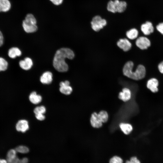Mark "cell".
Segmentation results:
<instances>
[{
    "label": "cell",
    "mask_w": 163,
    "mask_h": 163,
    "mask_svg": "<svg viewBox=\"0 0 163 163\" xmlns=\"http://www.w3.org/2000/svg\"><path fill=\"white\" fill-rule=\"evenodd\" d=\"M8 54L10 58L14 59L17 56H21V52L18 48L16 47H13L9 49Z\"/></svg>",
    "instance_id": "ac0fdd59"
},
{
    "label": "cell",
    "mask_w": 163,
    "mask_h": 163,
    "mask_svg": "<svg viewBox=\"0 0 163 163\" xmlns=\"http://www.w3.org/2000/svg\"><path fill=\"white\" fill-rule=\"evenodd\" d=\"M16 129L18 131L25 132L29 129L28 122L25 120H19L16 124Z\"/></svg>",
    "instance_id": "8fae6325"
},
{
    "label": "cell",
    "mask_w": 163,
    "mask_h": 163,
    "mask_svg": "<svg viewBox=\"0 0 163 163\" xmlns=\"http://www.w3.org/2000/svg\"><path fill=\"white\" fill-rule=\"evenodd\" d=\"M119 126L123 132L126 135L130 133L133 130V127L130 124L126 123H121Z\"/></svg>",
    "instance_id": "d6986e66"
},
{
    "label": "cell",
    "mask_w": 163,
    "mask_h": 163,
    "mask_svg": "<svg viewBox=\"0 0 163 163\" xmlns=\"http://www.w3.org/2000/svg\"><path fill=\"white\" fill-rule=\"evenodd\" d=\"M0 163H8L6 160L0 159Z\"/></svg>",
    "instance_id": "e575fe53"
},
{
    "label": "cell",
    "mask_w": 163,
    "mask_h": 163,
    "mask_svg": "<svg viewBox=\"0 0 163 163\" xmlns=\"http://www.w3.org/2000/svg\"><path fill=\"white\" fill-rule=\"evenodd\" d=\"M91 23L92 29L98 31L106 25L107 22L106 20L102 19L100 16L96 15L93 18Z\"/></svg>",
    "instance_id": "5b68a950"
},
{
    "label": "cell",
    "mask_w": 163,
    "mask_h": 163,
    "mask_svg": "<svg viewBox=\"0 0 163 163\" xmlns=\"http://www.w3.org/2000/svg\"><path fill=\"white\" fill-rule=\"evenodd\" d=\"M127 3L124 1L119 0H110L108 3L107 9L108 11L113 13H122L126 9Z\"/></svg>",
    "instance_id": "277c9868"
},
{
    "label": "cell",
    "mask_w": 163,
    "mask_h": 163,
    "mask_svg": "<svg viewBox=\"0 0 163 163\" xmlns=\"http://www.w3.org/2000/svg\"><path fill=\"white\" fill-rule=\"evenodd\" d=\"M34 112L35 114L38 113L44 114L46 112V108L45 107L43 106H38L34 108Z\"/></svg>",
    "instance_id": "d4e9b609"
},
{
    "label": "cell",
    "mask_w": 163,
    "mask_h": 163,
    "mask_svg": "<svg viewBox=\"0 0 163 163\" xmlns=\"http://www.w3.org/2000/svg\"><path fill=\"white\" fill-rule=\"evenodd\" d=\"M123 159L120 157L115 156L111 158L109 161V163H123Z\"/></svg>",
    "instance_id": "484cf974"
},
{
    "label": "cell",
    "mask_w": 163,
    "mask_h": 163,
    "mask_svg": "<svg viewBox=\"0 0 163 163\" xmlns=\"http://www.w3.org/2000/svg\"><path fill=\"white\" fill-rule=\"evenodd\" d=\"M158 68L159 72L163 74V61L158 64Z\"/></svg>",
    "instance_id": "d6a6232c"
},
{
    "label": "cell",
    "mask_w": 163,
    "mask_h": 163,
    "mask_svg": "<svg viewBox=\"0 0 163 163\" xmlns=\"http://www.w3.org/2000/svg\"><path fill=\"white\" fill-rule=\"evenodd\" d=\"M15 149L17 152L22 154L27 153L29 151L27 147L24 145L18 146Z\"/></svg>",
    "instance_id": "603a6c76"
},
{
    "label": "cell",
    "mask_w": 163,
    "mask_h": 163,
    "mask_svg": "<svg viewBox=\"0 0 163 163\" xmlns=\"http://www.w3.org/2000/svg\"><path fill=\"white\" fill-rule=\"evenodd\" d=\"M4 38L3 34L0 30V46H1L3 43Z\"/></svg>",
    "instance_id": "836d02e7"
},
{
    "label": "cell",
    "mask_w": 163,
    "mask_h": 163,
    "mask_svg": "<svg viewBox=\"0 0 163 163\" xmlns=\"http://www.w3.org/2000/svg\"><path fill=\"white\" fill-rule=\"evenodd\" d=\"M138 30L136 28H133L127 31L126 33L127 37L130 40L136 38L138 35Z\"/></svg>",
    "instance_id": "ffe728a7"
},
{
    "label": "cell",
    "mask_w": 163,
    "mask_h": 163,
    "mask_svg": "<svg viewBox=\"0 0 163 163\" xmlns=\"http://www.w3.org/2000/svg\"><path fill=\"white\" fill-rule=\"evenodd\" d=\"M74 56V53L70 49L61 48L57 50L55 55L53 61V66L59 72H66L68 70L69 67L65 62V59H72Z\"/></svg>",
    "instance_id": "6da1fadb"
},
{
    "label": "cell",
    "mask_w": 163,
    "mask_h": 163,
    "mask_svg": "<svg viewBox=\"0 0 163 163\" xmlns=\"http://www.w3.org/2000/svg\"><path fill=\"white\" fill-rule=\"evenodd\" d=\"M134 64L131 61H129L124 65L123 69V75L127 77L136 80L144 78L146 74V69L142 65H139L136 70L133 72Z\"/></svg>",
    "instance_id": "7a4b0ae2"
},
{
    "label": "cell",
    "mask_w": 163,
    "mask_h": 163,
    "mask_svg": "<svg viewBox=\"0 0 163 163\" xmlns=\"http://www.w3.org/2000/svg\"><path fill=\"white\" fill-rule=\"evenodd\" d=\"M17 152L15 149L10 150L7 153L6 160L11 159L15 158L17 157Z\"/></svg>",
    "instance_id": "cb8c5ba5"
},
{
    "label": "cell",
    "mask_w": 163,
    "mask_h": 163,
    "mask_svg": "<svg viewBox=\"0 0 163 163\" xmlns=\"http://www.w3.org/2000/svg\"><path fill=\"white\" fill-rule=\"evenodd\" d=\"M136 44L139 48L144 50L147 49L150 46L151 42L150 40L146 37H140L137 39Z\"/></svg>",
    "instance_id": "8992f818"
},
{
    "label": "cell",
    "mask_w": 163,
    "mask_h": 163,
    "mask_svg": "<svg viewBox=\"0 0 163 163\" xmlns=\"http://www.w3.org/2000/svg\"><path fill=\"white\" fill-rule=\"evenodd\" d=\"M157 30L161 34L163 35V22L160 23L156 26Z\"/></svg>",
    "instance_id": "83f0119b"
},
{
    "label": "cell",
    "mask_w": 163,
    "mask_h": 163,
    "mask_svg": "<svg viewBox=\"0 0 163 163\" xmlns=\"http://www.w3.org/2000/svg\"><path fill=\"white\" fill-rule=\"evenodd\" d=\"M8 62L4 59L0 57V71H5L8 68Z\"/></svg>",
    "instance_id": "7402d4cb"
},
{
    "label": "cell",
    "mask_w": 163,
    "mask_h": 163,
    "mask_svg": "<svg viewBox=\"0 0 163 163\" xmlns=\"http://www.w3.org/2000/svg\"><path fill=\"white\" fill-rule=\"evenodd\" d=\"M158 82L157 79L155 78H152L149 80L146 84L148 88L153 93H156L158 91Z\"/></svg>",
    "instance_id": "7c38bea8"
},
{
    "label": "cell",
    "mask_w": 163,
    "mask_h": 163,
    "mask_svg": "<svg viewBox=\"0 0 163 163\" xmlns=\"http://www.w3.org/2000/svg\"><path fill=\"white\" fill-rule=\"evenodd\" d=\"M19 65L22 69L27 70L30 69L31 68L33 65V62L30 58L26 57L24 60L20 61Z\"/></svg>",
    "instance_id": "5bb4252c"
},
{
    "label": "cell",
    "mask_w": 163,
    "mask_h": 163,
    "mask_svg": "<svg viewBox=\"0 0 163 163\" xmlns=\"http://www.w3.org/2000/svg\"><path fill=\"white\" fill-rule=\"evenodd\" d=\"M90 123L91 126L95 128H99L102 126L103 123L100 118L98 114L94 112L91 115Z\"/></svg>",
    "instance_id": "9c48e42d"
},
{
    "label": "cell",
    "mask_w": 163,
    "mask_h": 163,
    "mask_svg": "<svg viewBox=\"0 0 163 163\" xmlns=\"http://www.w3.org/2000/svg\"><path fill=\"white\" fill-rule=\"evenodd\" d=\"M53 75L52 73L49 71L44 72L40 77V80L43 84H49L53 80Z\"/></svg>",
    "instance_id": "9a60e30c"
},
{
    "label": "cell",
    "mask_w": 163,
    "mask_h": 163,
    "mask_svg": "<svg viewBox=\"0 0 163 163\" xmlns=\"http://www.w3.org/2000/svg\"><path fill=\"white\" fill-rule=\"evenodd\" d=\"M117 46L123 51L126 52L131 48L132 44L127 39H120L117 43Z\"/></svg>",
    "instance_id": "30bf717a"
},
{
    "label": "cell",
    "mask_w": 163,
    "mask_h": 163,
    "mask_svg": "<svg viewBox=\"0 0 163 163\" xmlns=\"http://www.w3.org/2000/svg\"><path fill=\"white\" fill-rule=\"evenodd\" d=\"M59 85V91L62 93L68 95L70 94L72 92V88L70 86V82L68 81L61 82Z\"/></svg>",
    "instance_id": "52a82bcc"
},
{
    "label": "cell",
    "mask_w": 163,
    "mask_h": 163,
    "mask_svg": "<svg viewBox=\"0 0 163 163\" xmlns=\"http://www.w3.org/2000/svg\"><path fill=\"white\" fill-rule=\"evenodd\" d=\"M98 114V116L103 123L106 122L108 119L107 113L105 110L100 111Z\"/></svg>",
    "instance_id": "44dd1931"
},
{
    "label": "cell",
    "mask_w": 163,
    "mask_h": 163,
    "mask_svg": "<svg viewBox=\"0 0 163 163\" xmlns=\"http://www.w3.org/2000/svg\"><path fill=\"white\" fill-rule=\"evenodd\" d=\"M30 101L33 104H37L42 100V97L40 95L37 94L35 91L32 92L29 97Z\"/></svg>",
    "instance_id": "2e32d148"
},
{
    "label": "cell",
    "mask_w": 163,
    "mask_h": 163,
    "mask_svg": "<svg viewBox=\"0 0 163 163\" xmlns=\"http://www.w3.org/2000/svg\"><path fill=\"white\" fill-rule=\"evenodd\" d=\"M35 114L36 118L39 120L42 121L45 119V116L43 114L38 113Z\"/></svg>",
    "instance_id": "f1b7e54d"
},
{
    "label": "cell",
    "mask_w": 163,
    "mask_h": 163,
    "mask_svg": "<svg viewBox=\"0 0 163 163\" xmlns=\"http://www.w3.org/2000/svg\"><path fill=\"white\" fill-rule=\"evenodd\" d=\"M28 159L27 158H24L22 159H19L18 163H28Z\"/></svg>",
    "instance_id": "1f68e13d"
},
{
    "label": "cell",
    "mask_w": 163,
    "mask_h": 163,
    "mask_svg": "<svg viewBox=\"0 0 163 163\" xmlns=\"http://www.w3.org/2000/svg\"><path fill=\"white\" fill-rule=\"evenodd\" d=\"M131 97V91L129 89L127 88H123L118 95L119 98L124 102L128 101L130 99Z\"/></svg>",
    "instance_id": "4fadbf2b"
},
{
    "label": "cell",
    "mask_w": 163,
    "mask_h": 163,
    "mask_svg": "<svg viewBox=\"0 0 163 163\" xmlns=\"http://www.w3.org/2000/svg\"><path fill=\"white\" fill-rule=\"evenodd\" d=\"M37 21L34 16L30 14H27L23 21L22 26L24 31L27 33H33L37 29Z\"/></svg>",
    "instance_id": "3957f363"
},
{
    "label": "cell",
    "mask_w": 163,
    "mask_h": 163,
    "mask_svg": "<svg viewBox=\"0 0 163 163\" xmlns=\"http://www.w3.org/2000/svg\"><path fill=\"white\" fill-rule=\"evenodd\" d=\"M53 4L59 5L61 4L63 0H50Z\"/></svg>",
    "instance_id": "4dcf8cb0"
},
{
    "label": "cell",
    "mask_w": 163,
    "mask_h": 163,
    "mask_svg": "<svg viewBox=\"0 0 163 163\" xmlns=\"http://www.w3.org/2000/svg\"><path fill=\"white\" fill-rule=\"evenodd\" d=\"M141 30L144 35H148L154 32V27L151 22L147 21L142 24Z\"/></svg>",
    "instance_id": "ba28073f"
},
{
    "label": "cell",
    "mask_w": 163,
    "mask_h": 163,
    "mask_svg": "<svg viewBox=\"0 0 163 163\" xmlns=\"http://www.w3.org/2000/svg\"><path fill=\"white\" fill-rule=\"evenodd\" d=\"M19 158L17 156L15 158L9 160H6L8 163H18Z\"/></svg>",
    "instance_id": "f546056e"
},
{
    "label": "cell",
    "mask_w": 163,
    "mask_h": 163,
    "mask_svg": "<svg viewBox=\"0 0 163 163\" xmlns=\"http://www.w3.org/2000/svg\"><path fill=\"white\" fill-rule=\"evenodd\" d=\"M11 7V4L9 0H0V12H7Z\"/></svg>",
    "instance_id": "e0dca14e"
},
{
    "label": "cell",
    "mask_w": 163,
    "mask_h": 163,
    "mask_svg": "<svg viewBox=\"0 0 163 163\" xmlns=\"http://www.w3.org/2000/svg\"><path fill=\"white\" fill-rule=\"evenodd\" d=\"M125 163H141L139 160L136 157H131L129 160L126 161Z\"/></svg>",
    "instance_id": "4316f807"
}]
</instances>
